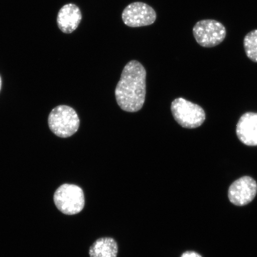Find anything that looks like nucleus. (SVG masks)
Listing matches in <instances>:
<instances>
[{
	"label": "nucleus",
	"mask_w": 257,
	"mask_h": 257,
	"mask_svg": "<svg viewBox=\"0 0 257 257\" xmlns=\"http://www.w3.org/2000/svg\"><path fill=\"white\" fill-rule=\"evenodd\" d=\"M82 20L79 8L75 5L67 4L60 10L57 22L60 30L65 34H71L78 28Z\"/></svg>",
	"instance_id": "9"
},
{
	"label": "nucleus",
	"mask_w": 257,
	"mask_h": 257,
	"mask_svg": "<svg viewBox=\"0 0 257 257\" xmlns=\"http://www.w3.org/2000/svg\"><path fill=\"white\" fill-rule=\"evenodd\" d=\"M147 72L142 64L132 60L124 67L115 89L119 107L127 112H137L143 107L146 95Z\"/></svg>",
	"instance_id": "1"
},
{
	"label": "nucleus",
	"mask_w": 257,
	"mask_h": 257,
	"mask_svg": "<svg viewBox=\"0 0 257 257\" xmlns=\"http://www.w3.org/2000/svg\"><path fill=\"white\" fill-rule=\"evenodd\" d=\"M192 32L197 43L204 48L218 46L225 40L227 35L223 24L213 19L198 21L193 28Z\"/></svg>",
	"instance_id": "5"
},
{
	"label": "nucleus",
	"mask_w": 257,
	"mask_h": 257,
	"mask_svg": "<svg viewBox=\"0 0 257 257\" xmlns=\"http://www.w3.org/2000/svg\"><path fill=\"white\" fill-rule=\"evenodd\" d=\"M181 257H202L200 254H198V253L192 251H187L185 252Z\"/></svg>",
	"instance_id": "12"
},
{
	"label": "nucleus",
	"mask_w": 257,
	"mask_h": 257,
	"mask_svg": "<svg viewBox=\"0 0 257 257\" xmlns=\"http://www.w3.org/2000/svg\"><path fill=\"white\" fill-rule=\"evenodd\" d=\"M2 88V78L1 76H0V90H1Z\"/></svg>",
	"instance_id": "13"
},
{
	"label": "nucleus",
	"mask_w": 257,
	"mask_h": 257,
	"mask_svg": "<svg viewBox=\"0 0 257 257\" xmlns=\"http://www.w3.org/2000/svg\"><path fill=\"white\" fill-rule=\"evenodd\" d=\"M48 125L51 131L60 138H68L78 131L80 125L78 115L67 105H59L51 111Z\"/></svg>",
	"instance_id": "2"
},
{
	"label": "nucleus",
	"mask_w": 257,
	"mask_h": 257,
	"mask_svg": "<svg viewBox=\"0 0 257 257\" xmlns=\"http://www.w3.org/2000/svg\"><path fill=\"white\" fill-rule=\"evenodd\" d=\"M155 11L142 2H135L128 5L122 13V19L128 27L137 28L152 25L156 21Z\"/></svg>",
	"instance_id": "6"
},
{
	"label": "nucleus",
	"mask_w": 257,
	"mask_h": 257,
	"mask_svg": "<svg viewBox=\"0 0 257 257\" xmlns=\"http://www.w3.org/2000/svg\"><path fill=\"white\" fill-rule=\"evenodd\" d=\"M243 44L246 56L257 63V30L249 32L244 37Z\"/></svg>",
	"instance_id": "11"
},
{
	"label": "nucleus",
	"mask_w": 257,
	"mask_h": 257,
	"mask_svg": "<svg viewBox=\"0 0 257 257\" xmlns=\"http://www.w3.org/2000/svg\"><path fill=\"white\" fill-rule=\"evenodd\" d=\"M171 110L175 120L183 127L197 128L205 120L203 108L184 98L175 99L172 102Z\"/></svg>",
	"instance_id": "3"
},
{
	"label": "nucleus",
	"mask_w": 257,
	"mask_h": 257,
	"mask_svg": "<svg viewBox=\"0 0 257 257\" xmlns=\"http://www.w3.org/2000/svg\"><path fill=\"white\" fill-rule=\"evenodd\" d=\"M54 201L57 208L63 213L76 214L85 206L84 193L78 186L64 184L57 189Z\"/></svg>",
	"instance_id": "4"
},
{
	"label": "nucleus",
	"mask_w": 257,
	"mask_h": 257,
	"mask_svg": "<svg viewBox=\"0 0 257 257\" xmlns=\"http://www.w3.org/2000/svg\"><path fill=\"white\" fill-rule=\"evenodd\" d=\"M257 192V184L249 176H243L230 185L228 197L232 204L243 206L254 199Z\"/></svg>",
	"instance_id": "7"
},
{
	"label": "nucleus",
	"mask_w": 257,
	"mask_h": 257,
	"mask_svg": "<svg viewBox=\"0 0 257 257\" xmlns=\"http://www.w3.org/2000/svg\"><path fill=\"white\" fill-rule=\"evenodd\" d=\"M236 134L243 144L257 146V113L249 112L243 114L237 124Z\"/></svg>",
	"instance_id": "8"
},
{
	"label": "nucleus",
	"mask_w": 257,
	"mask_h": 257,
	"mask_svg": "<svg viewBox=\"0 0 257 257\" xmlns=\"http://www.w3.org/2000/svg\"><path fill=\"white\" fill-rule=\"evenodd\" d=\"M89 252L91 257H117V243L111 237H102L93 243Z\"/></svg>",
	"instance_id": "10"
}]
</instances>
